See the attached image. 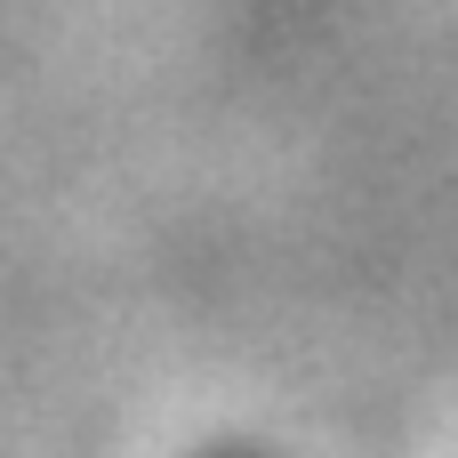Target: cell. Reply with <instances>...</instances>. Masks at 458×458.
<instances>
[{"label":"cell","mask_w":458,"mask_h":458,"mask_svg":"<svg viewBox=\"0 0 458 458\" xmlns=\"http://www.w3.org/2000/svg\"><path fill=\"white\" fill-rule=\"evenodd\" d=\"M201 458H258V451H242V443H225V451H201Z\"/></svg>","instance_id":"1"}]
</instances>
